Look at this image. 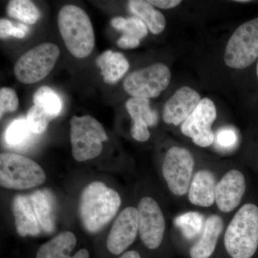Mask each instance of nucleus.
Returning <instances> with one entry per match:
<instances>
[{
	"instance_id": "obj_1",
	"label": "nucleus",
	"mask_w": 258,
	"mask_h": 258,
	"mask_svg": "<svg viewBox=\"0 0 258 258\" xmlns=\"http://www.w3.org/2000/svg\"><path fill=\"white\" fill-rule=\"evenodd\" d=\"M15 227L21 237L51 234L55 228V198L47 189L15 197L13 203Z\"/></svg>"
},
{
	"instance_id": "obj_2",
	"label": "nucleus",
	"mask_w": 258,
	"mask_h": 258,
	"mask_svg": "<svg viewBox=\"0 0 258 258\" xmlns=\"http://www.w3.org/2000/svg\"><path fill=\"white\" fill-rule=\"evenodd\" d=\"M121 205L119 194L101 181L88 185L80 198L79 212L83 228L97 234L116 215Z\"/></svg>"
},
{
	"instance_id": "obj_3",
	"label": "nucleus",
	"mask_w": 258,
	"mask_h": 258,
	"mask_svg": "<svg viewBox=\"0 0 258 258\" xmlns=\"http://www.w3.org/2000/svg\"><path fill=\"white\" fill-rule=\"evenodd\" d=\"M224 244L231 258H252L258 248V207L245 204L226 230Z\"/></svg>"
},
{
	"instance_id": "obj_4",
	"label": "nucleus",
	"mask_w": 258,
	"mask_h": 258,
	"mask_svg": "<svg viewBox=\"0 0 258 258\" xmlns=\"http://www.w3.org/2000/svg\"><path fill=\"white\" fill-rule=\"evenodd\" d=\"M57 25L66 48L76 58L91 55L95 46L92 23L87 13L74 5L60 8Z\"/></svg>"
},
{
	"instance_id": "obj_5",
	"label": "nucleus",
	"mask_w": 258,
	"mask_h": 258,
	"mask_svg": "<svg viewBox=\"0 0 258 258\" xmlns=\"http://www.w3.org/2000/svg\"><path fill=\"white\" fill-rule=\"evenodd\" d=\"M46 179L43 169L35 161L13 153L0 154V184L10 189H32Z\"/></svg>"
},
{
	"instance_id": "obj_6",
	"label": "nucleus",
	"mask_w": 258,
	"mask_h": 258,
	"mask_svg": "<svg viewBox=\"0 0 258 258\" xmlns=\"http://www.w3.org/2000/svg\"><path fill=\"white\" fill-rule=\"evenodd\" d=\"M70 125L72 154L75 160L83 162L98 157L103 150V142L108 140L101 123L91 115H74Z\"/></svg>"
},
{
	"instance_id": "obj_7",
	"label": "nucleus",
	"mask_w": 258,
	"mask_h": 258,
	"mask_svg": "<svg viewBox=\"0 0 258 258\" xmlns=\"http://www.w3.org/2000/svg\"><path fill=\"white\" fill-rule=\"evenodd\" d=\"M60 53L58 46L52 42L32 47L15 63V77L24 84H33L42 81L55 67Z\"/></svg>"
},
{
	"instance_id": "obj_8",
	"label": "nucleus",
	"mask_w": 258,
	"mask_h": 258,
	"mask_svg": "<svg viewBox=\"0 0 258 258\" xmlns=\"http://www.w3.org/2000/svg\"><path fill=\"white\" fill-rule=\"evenodd\" d=\"M258 58V18L236 29L227 42L225 64L233 69H243Z\"/></svg>"
},
{
	"instance_id": "obj_9",
	"label": "nucleus",
	"mask_w": 258,
	"mask_h": 258,
	"mask_svg": "<svg viewBox=\"0 0 258 258\" xmlns=\"http://www.w3.org/2000/svg\"><path fill=\"white\" fill-rule=\"evenodd\" d=\"M171 76L169 68L157 62L129 74L123 81V89L134 98H157L169 86Z\"/></svg>"
},
{
	"instance_id": "obj_10",
	"label": "nucleus",
	"mask_w": 258,
	"mask_h": 258,
	"mask_svg": "<svg viewBox=\"0 0 258 258\" xmlns=\"http://www.w3.org/2000/svg\"><path fill=\"white\" fill-rule=\"evenodd\" d=\"M195 159L184 148L173 147L166 153L162 173L169 190L176 196L187 193L192 180Z\"/></svg>"
},
{
	"instance_id": "obj_11",
	"label": "nucleus",
	"mask_w": 258,
	"mask_h": 258,
	"mask_svg": "<svg viewBox=\"0 0 258 258\" xmlns=\"http://www.w3.org/2000/svg\"><path fill=\"white\" fill-rule=\"evenodd\" d=\"M217 118V109L211 99L201 100L192 113L181 125V133L200 147H208L215 142L212 125Z\"/></svg>"
},
{
	"instance_id": "obj_12",
	"label": "nucleus",
	"mask_w": 258,
	"mask_h": 258,
	"mask_svg": "<svg viewBox=\"0 0 258 258\" xmlns=\"http://www.w3.org/2000/svg\"><path fill=\"white\" fill-rule=\"evenodd\" d=\"M139 233L147 248L156 249L162 243L165 231V218L159 204L149 197L139 202Z\"/></svg>"
},
{
	"instance_id": "obj_13",
	"label": "nucleus",
	"mask_w": 258,
	"mask_h": 258,
	"mask_svg": "<svg viewBox=\"0 0 258 258\" xmlns=\"http://www.w3.org/2000/svg\"><path fill=\"white\" fill-rule=\"evenodd\" d=\"M139 233L138 210L127 207L115 219L107 238V248L115 255L123 253Z\"/></svg>"
},
{
	"instance_id": "obj_14",
	"label": "nucleus",
	"mask_w": 258,
	"mask_h": 258,
	"mask_svg": "<svg viewBox=\"0 0 258 258\" xmlns=\"http://www.w3.org/2000/svg\"><path fill=\"white\" fill-rule=\"evenodd\" d=\"M127 111L132 120L131 134L134 140L145 142L150 138L149 127L157 124L159 115L150 106L147 98H129L125 103Z\"/></svg>"
},
{
	"instance_id": "obj_15",
	"label": "nucleus",
	"mask_w": 258,
	"mask_h": 258,
	"mask_svg": "<svg viewBox=\"0 0 258 258\" xmlns=\"http://www.w3.org/2000/svg\"><path fill=\"white\" fill-rule=\"evenodd\" d=\"M201 100L200 95L192 88H180L164 104L163 120L168 124H182Z\"/></svg>"
},
{
	"instance_id": "obj_16",
	"label": "nucleus",
	"mask_w": 258,
	"mask_h": 258,
	"mask_svg": "<svg viewBox=\"0 0 258 258\" xmlns=\"http://www.w3.org/2000/svg\"><path fill=\"white\" fill-rule=\"evenodd\" d=\"M245 189V179L242 172L232 169L226 173L217 184V208L224 213L232 212L240 205Z\"/></svg>"
},
{
	"instance_id": "obj_17",
	"label": "nucleus",
	"mask_w": 258,
	"mask_h": 258,
	"mask_svg": "<svg viewBox=\"0 0 258 258\" xmlns=\"http://www.w3.org/2000/svg\"><path fill=\"white\" fill-rule=\"evenodd\" d=\"M76 243L77 239L73 232H61L39 247L36 258H89V252L86 249H80L74 255L70 254Z\"/></svg>"
},
{
	"instance_id": "obj_18",
	"label": "nucleus",
	"mask_w": 258,
	"mask_h": 258,
	"mask_svg": "<svg viewBox=\"0 0 258 258\" xmlns=\"http://www.w3.org/2000/svg\"><path fill=\"white\" fill-rule=\"evenodd\" d=\"M217 183L213 173L199 171L195 174L188 190L190 203L202 208H210L215 203Z\"/></svg>"
},
{
	"instance_id": "obj_19",
	"label": "nucleus",
	"mask_w": 258,
	"mask_h": 258,
	"mask_svg": "<svg viewBox=\"0 0 258 258\" xmlns=\"http://www.w3.org/2000/svg\"><path fill=\"white\" fill-rule=\"evenodd\" d=\"M223 227L221 217L216 215L209 217L205 222L201 237L190 249V258L211 257L216 249Z\"/></svg>"
},
{
	"instance_id": "obj_20",
	"label": "nucleus",
	"mask_w": 258,
	"mask_h": 258,
	"mask_svg": "<svg viewBox=\"0 0 258 258\" xmlns=\"http://www.w3.org/2000/svg\"><path fill=\"white\" fill-rule=\"evenodd\" d=\"M96 64L101 69L103 80L108 84H113L121 79L129 69V62L120 52L108 50L96 59Z\"/></svg>"
},
{
	"instance_id": "obj_21",
	"label": "nucleus",
	"mask_w": 258,
	"mask_h": 258,
	"mask_svg": "<svg viewBox=\"0 0 258 258\" xmlns=\"http://www.w3.org/2000/svg\"><path fill=\"white\" fill-rule=\"evenodd\" d=\"M131 13L142 20L152 33L159 35L166 27V19L164 15L155 9L149 1L131 0L128 2Z\"/></svg>"
},
{
	"instance_id": "obj_22",
	"label": "nucleus",
	"mask_w": 258,
	"mask_h": 258,
	"mask_svg": "<svg viewBox=\"0 0 258 258\" xmlns=\"http://www.w3.org/2000/svg\"><path fill=\"white\" fill-rule=\"evenodd\" d=\"M7 13L10 18L27 25H35L40 17L36 5L29 0H11L7 6Z\"/></svg>"
},
{
	"instance_id": "obj_23",
	"label": "nucleus",
	"mask_w": 258,
	"mask_h": 258,
	"mask_svg": "<svg viewBox=\"0 0 258 258\" xmlns=\"http://www.w3.org/2000/svg\"><path fill=\"white\" fill-rule=\"evenodd\" d=\"M33 103L40 107L51 119L53 120L60 115L62 110V101L58 95L49 86L39 88L33 94Z\"/></svg>"
},
{
	"instance_id": "obj_24",
	"label": "nucleus",
	"mask_w": 258,
	"mask_h": 258,
	"mask_svg": "<svg viewBox=\"0 0 258 258\" xmlns=\"http://www.w3.org/2000/svg\"><path fill=\"white\" fill-rule=\"evenodd\" d=\"M174 222L183 235L188 240H191L203 231L205 222L202 214L188 212L176 217Z\"/></svg>"
},
{
	"instance_id": "obj_25",
	"label": "nucleus",
	"mask_w": 258,
	"mask_h": 258,
	"mask_svg": "<svg viewBox=\"0 0 258 258\" xmlns=\"http://www.w3.org/2000/svg\"><path fill=\"white\" fill-rule=\"evenodd\" d=\"M32 134L26 120L18 118L8 125L5 134V142L12 148L25 147L30 142Z\"/></svg>"
},
{
	"instance_id": "obj_26",
	"label": "nucleus",
	"mask_w": 258,
	"mask_h": 258,
	"mask_svg": "<svg viewBox=\"0 0 258 258\" xmlns=\"http://www.w3.org/2000/svg\"><path fill=\"white\" fill-rule=\"evenodd\" d=\"M111 24L115 30L123 32V35L134 37L139 40L148 35L147 25L137 17H131L127 19L116 17L112 19Z\"/></svg>"
},
{
	"instance_id": "obj_27",
	"label": "nucleus",
	"mask_w": 258,
	"mask_h": 258,
	"mask_svg": "<svg viewBox=\"0 0 258 258\" xmlns=\"http://www.w3.org/2000/svg\"><path fill=\"white\" fill-rule=\"evenodd\" d=\"M27 124L34 134H42L47 130L50 117L40 107L32 106L27 113Z\"/></svg>"
},
{
	"instance_id": "obj_28",
	"label": "nucleus",
	"mask_w": 258,
	"mask_h": 258,
	"mask_svg": "<svg viewBox=\"0 0 258 258\" xmlns=\"http://www.w3.org/2000/svg\"><path fill=\"white\" fill-rule=\"evenodd\" d=\"M19 107V98L16 92L11 88L0 89V118L6 113H13Z\"/></svg>"
},
{
	"instance_id": "obj_29",
	"label": "nucleus",
	"mask_w": 258,
	"mask_h": 258,
	"mask_svg": "<svg viewBox=\"0 0 258 258\" xmlns=\"http://www.w3.org/2000/svg\"><path fill=\"white\" fill-rule=\"evenodd\" d=\"M29 27L25 24L20 23L13 25L10 20L7 19L0 20V38L2 40L8 38L9 37L22 39L26 36Z\"/></svg>"
},
{
	"instance_id": "obj_30",
	"label": "nucleus",
	"mask_w": 258,
	"mask_h": 258,
	"mask_svg": "<svg viewBox=\"0 0 258 258\" xmlns=\"http://www.w3.org/2000/svg\"><path fill=\"white\" fill-rule=\"evenodd\" d=\"M217 142L220 147L230 148L233 147L237 142V136L232 129H221L217 133Z\"/></svg>"
},
{
	"instance_id": "obj_31",
	"label": "nucleus",
	"mask_w": 258,
	"mask_h": 258,
	"mask_svg": "<svg viewBox=\"0 0 258 258\" xmlns=\"http://www.w3.org/2000/svg\"><path fill=\"white\" fill-rule=\"evenodd\" d=\"M117 45L123 49H134L139 47L140 45V40L134 37L122 35L117 41Z\"/></svg>"
},
{
	"instance_id": "obj_32",
	"label": "nucleus",
	"mask_w": 258,
	"mask_h": 258,
	"mask_svg": "<svg viewBox=\"0 0 258 258\" xmlns=\"http://www.w3.org/2000/svg\"><path fill=\"white\" fill-rule=\"evenodd\" d=\"M149 3L156 8L167 10L176 8L181 3V1L180 0H151Z\"/></svg>"
},
{
	"instance_id": "obj_33",
	"label": "nucleus",
	"mask_w": 258,
	"mask_h": 258,
	"mask_svg": "<svg viewBox=\"0 0 258 258\" xmlns=\"http://www.w3.org/2000/svg\"><path fill=\"white\" fill-rule=\"evenodd\" d=\"M118 258H142V256L137 251L129 250L122 254Z\"/></svg>"
},
{
	"instance_id": "obj_34",
	"label": "nucleus",
	"mask_w": 258,
	"mask_h": 258,
	"mask_svg": "<svg viewBox=\"0 0 258 258\" xmlns=\"http://www.w3.org/2000/svg\"><path fill=\"white\" fill-rule=\"evenodd\" d=\"M237 3H248L249 1H247V0H237Z\"/></svg>"
},
{
	"instance_id": "obj_35",
	"label": "nucleus",
	"mask_w": 258,
	"mask_h": 258,
	"mask_svg": "<svg viewBox=\"0 0 258 258\" xmlns=\"http://www.w3.org/2000/svg\"><path fill=\"white\" fill-rule=\"evenodd\" d=\"M256 74H257V79H258V61L257 64V68H256Z\"/></svg>"
}]
</instances>
